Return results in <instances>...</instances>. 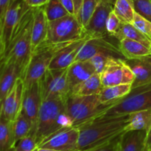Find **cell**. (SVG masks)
I'll return each instance as SVG.
<instances>
[{
  "instance_id": "6da1fadb",
  "label": "cell",
  "mask_w": 151,
  "mask_h": 151,
  "mask_svg": "<svg viewBox=\"0 0 151 151\" xmlns=\"http://www.w3.org/2000/svg\"><path fill=\"white\" fill-rule=\"evenodd\" d=\"M131 114L100 115L78 128V151H83L108 142L127 131Z\"/></svg>"
},
{
  "instance_id": "7a4b0ae2",
  "label": "cell",
  "mask_w": 151,
  "mask_h": 151,
  "mask_svg": "<svg viewBox=\"0 0 151 151\" xmlns=\"http://www.w3.org/2000/svg\"><path fill=\"white\" fill-rule=\"evenodd\" d=\"M33 7H30L22 16L13 30L7 49L0 57V63L12 61L22 69L27 65L32 54V28Z\"/></svg>"
},
{
  "instance_id": "3957f363",
  "label": "cell",
  "mask_w": 151,
  "mask_h": 151,
  "mask_svg": "<svg viewBox=\"0 0 151 151\" xmlns=\"http://www.w3.org/2000/svg\"><path fill=\"white\" fill-rule=\"evenodd\" d=\"M71 127L72 123L66 111L64 100L42 101L34 130L38 146L53 134Z\"/></svg>"
},
{
  "instance_id": "277c9868",
  "label": "cell",
  "mask_w": 151,
  "mask_h": 151,
  "mask_svg": "<svg viewBox=\"0 0 151 151\" xmlns=\"http://www.w3.org/2000/svg\"><path fill=\"white\" fill-rule=\"evenodd\" d=\"M120 99L111 103H102L98 94L83 96L71 94L64 102L72 127L79 128L100 115L104 114Z\"/></svg>"
},
{
  "instance_id": "5b68a950",
  "label": "cell",
  "mask_w": 151,
  "mask_h": 151,
  "mask_svg": "<svg viewBox=\"0 0 151 151\" xmlns=\"http://www.w3.org/2000/svg\"><path fill=\"white\" fill-rule=\"evenodd\" d=\"M68 43L54 44L47 40L32 52L29 62L21 77L24 88L38 82L50 68V63L56 52Z\"/></svg>"
},
{
  "instance_id": "8992f818",
  "label": "cell",
  "mask_w": 151,
  "mask_h": 151,
  "mask_svg": "<svg viewBox=\"0 0 151 151\" xmlns=\"http://www.w3.org/2000/svg\"><path fill=\"white\" fill-rule=\"evenodd\" d=\"M84 27L75 16L69 14L48 22L47 41L54 44L69 42L87 36Z\"/></svg>"
},
{
  "instance_id": "52a82bcc",
  "label": "cell",
  "mask_w": 151,
  "mask_h": 151,
  "mask_svg": "<svg viewBox=\"0 0 151 151\" xmlns=\"http://www.w3.org/2000/svg\"><path fill=\"white\" fill-rule=\"evenodd\" d=\"M151 109V83L131 88L129 94L121 98L104 114L125 115Z\"/></svg>"
},
{
  "instance_id": "ba28073f",
  "label": "cell",
  "mask_w": 151,
  "mask_h": 151,
  "mask_svg": "<svg viewBox=\"0 0 151 151\" xmlns=\"http://www.w3.org/2000/svg\"><path fill=\"white\" fill-rule=\"evenodd\" d=\"M42 101L48 100H65L71 94L67 78V68L48 69L38 81Z\"/></svg>"
},
{
  "instance_id": "9c48e42d",
  "label": "cell",
  "mask_w": 151,
  "mask_h": 151,
  "mask_svg": "<svg viewBox=\"0 0 151 151\" xmlns=\"http://www.w3.org/2000/svg\"><path fill=\"white\" fill-rule=\"evenodd\" d=\"M29 7L24 0H12L4 20L0 24V57L7 49L13 30Z\"/></svg>"
},
{
  "instance_id": "30bf717a",
  "label": "cell",
  "mask_w": 151,
  "mask_h": 151,
  "mask_svg": "<svg viewBox=\"0 0 151 151\" xmlns=\"http://www.w3.org/2000/svg\"><path fill=\"white\" fill-rule=\"evenodd\" d=\"M103 87L121 84H131L134 75L125 59L111 58L108 60L103 72L100 74Z\"/></svg>"
},
{
  "instance_id": "8fae6325",
  "label": "cell",
  "mask_w": 151,
  "mask_h": 151,
  "mask_svg": "<svg viewBox=\"0 0 151 151\" xmlns=\"http://www.w3.org/2000/svg\"><path fill=\"white\" fill-rule=\"evenodd\" d=\"M109 37H89L80 51L76 60H87L97 55H106L116 58L125 59L119 44H115Z\"/></svg>"
},
{
  "instance_id": "7c38bea8",
  "label": "cell",
  "mask_w": 151,
  "mask_h": 151,
  "mask_svg": "<svg viewBox=\"0 0 151 151\" xmlns=\"http://www.w3.org/2000/svg\"><path fill=\"white\" fill-rule=\"evenodd\" d=\"M114 2L110 0H100L92 16L86 27V33L91 38L111 36L108 33L106 24L109 15L114 10Z\"/></svg>"
},
{
  "instance_id": "4fadbf2b",
  "label": "cell",
  "mask_w": 151,
  "mask_h": 151,
  "mask_svg": "<svg viewBox=\"0 0 151 151\" xmlns=\"http://www.w3.org/2000/svg\"><path fill=\"white\" fill-rule=\"evenodd\" d=\"M79 131L71 127L47 138L38 147H49L58 151H78Z\"/></svg>"
},
{
  "instance_id": "5bb4252c",
  "label": "cell",
  "mask_w": 151,
  "mask_h": 151,
  "mask_svg": "<svg viewBox=\"0 0 151 151\" xmlns=\"http://www.w3.org/2000/svg\"><path fill=\"white\" fill-rule=\"evenodd\" d=\"M24 85L21 78L16 81L14 86L5 98L1 101L0 117L14 121L22 109Z\"/></svg>"
},
{
  "instance_id": "9a60e30c",
  "label": "cell",
  "mask_w": 151,
  "mask_h": 151,
  "mask_svg": "<svg viewBox=\"0 0 151 151\" xmlns=\"http://www.w3.org/2000/svg\"><path fill=\"white\" fill-rule=\"evenodd\" d=\"M90 36L84 37L81 39L70 41L58 50L55 55L49 69H66L76 60L80 51Z\"/></svg>"
},
{
  "instance_id": "2e32d148",
  "label": "cell",
  "mask_w": 151,
  "mask_h": 151,
  "mask_svg": "<svg viewBox=\"0 0 151 151\" xmlns=\"http://www.w3.org/2000/svg\"><path fill=\"white\" fill-rule=\"evenodd\" d=\"M41 103L42 98L38 82L24 88L21 111L27 116L35 127Z\"/></svg>"
},
{
  "instance_id": "e0dca14e",
  "label": "cell",
  "mask_w": 151,
  "mask_h": 151,
  "mask_svg": "<svg viewBox=\"0 0 151 151\" xmlns=\"http://www.w3.org/2000/svg\"><path fill=\"white\" fill-rule=\"evenodd\" d=\"M134 75L132 88L151 83V54L138 58L125 59Z\"/></svg>"
},
{
  "instance_id": "ac0fdd59",
  "label": "cell",
  "mask_w": 151,
  "mask_h": 151,
  "mask_svg": "<svg viewBox=\"0 0 151 151\" xmlns=\"http://www.w3.org/2000/svg\"><path fill=\"white\" fill-rule=\"evenodd\" d=\"M1 63L0 74V102L2 101L14 86L16 81L22 77V69L16 63L5 61Z\"/></svg>"
},
{
  "instance_id": "d6986e66",
  "label": "cell",
  "mask_w": 151,
  "mask_h": 151,
  "mask_svg": "<svg viewBox=\"0 0 151 151\" xmlns=\"http://www.w3.org/2000/svg\"><path fill=\"white\" fill-rule=\"evenodd\" d=\"M33 23L32 28V52L47 39L48 20L44 6L33 7Z\"/></svg>"
},
{
  "instance_id": "ffe728a7",
  "label": "cell",
  "mask_w": 151,
  "mask_h": 151,
  "mask_svg": "<svg viewBox=\"0 0 151 151\" xmlns=\"http://www.w3.org/2000/svg\"><path fill=\"white\" fill-rule=\"evenodd\" d=\"M97 73L95 68L87 60L75 61L67 68V78L71 91L75 86Z\"/></svg>"
},
{
  "instance_id": "44dd1931",
  "label": "cell",
  "mask_w": 151,
  "mask_h": 151,
  "mask_svg": "<svg viewBox=\"0 0 151 151\" xmlns=\"http://www.w3.org/2000/svg\"><path fill=\"white\" fill-rule=\"evenodd\" d=\"M147 131L145 130H128L119 137L118 151H145Z\"/></svg>"
},
{
  "instance_id": "7402d4cb",
  "label": "cell",
  "mask_w": 151,
  "mask_h": 151,
  "mask_svg": "<svg viewBox=\"0 0 151 151\" xmlns=\"http://www.w3.org/2000/svg\"><path fill=\"white\" fill-rule=\"evenodd\" d=\"M119 46L125 59H134L151 54V48L134 40L123 38Z\"/></svg>"
},
{
  "instance_id": "603a6c76",
  "label": "cell",
  "mask_w": 151,
  "mask_h": 151,
  "mask_svg": "<svg viewBox=\"0 0 151 151\" xmlns=\"http://www.w3.org/2000/svg\"><path fill=\"white\" fill-rule=\"evenodd\" d=\"M103 88L100 74L95 73L87 80L75 86L72 88L71 94L83 96L95 95L99 94Z\"/></svg>"
},
{
  "instance_id": "cb8c5ba5",
  "label": "cell",
  "mask_w": 151,
  "mask_h": 151,
  "mask_svg": "<svg viewBox=\"0 0 151 151\" xmlns=\"http://www.w3.org/2000/svg\"><path fill=\"white\" fill-rule=\"evenodd\" d=\"M114 37L119 41L123 38L134 40L151 48V40L136 28L133 24L121 22L120 26Z\"/></svg>"
},
{
  "instance_id": "d4e9b609",
  "label": "cell",
  "mask_w": 151,
  "mask_h": 151,
  "mask_svg": "<svg viewBox=\"0 0 151 151\" xmlns=\"http://www.w3.org/2000/svg\"><path fill=\"white\" fill-rule=\"evenodd\" d=\"M132 88L131 84H121L103 87L99 93V99L102 103H109L116 101L129 94Z\"/></svg>"
},
{
  "instance_id": "484cf974",
  "label": "cell",
  "mask_w": 151,
  "mask_h": 151,
  "mask_svg": "<svg viewBox=\"0 0 151 151\" xmlns=\"http://www.w3.org/2000/svg\"><path fill=\"white\" fill-rule=\"evenodd\" d=\"M14 146L13 121L0 117V151H11Z\"/></svg>"
},
{
  "instance_id": "4316f807",
  "label": "cell",
  "mask_w": 151,
  "mask_h": 151,
  "mask_svg": "<svg viewBox=\"0 0 151 151\" xmlns=\"http://www.w3.org/2000/svg\"><path fill=\"white\" fill-rule=\"evenodd\" d=\"M34 130H35V126L32 122L22 111H20L18 116L13 121L15 145L19 140L29 135L31 132H34Z\"/></svg>"
},
{
  "instance_id": "83f0119b",
  "label": "cell",
  "mask_w": 151,
  "mask_h": 151,
  "mask_svg": "<svg viewBox=\"0 0 151 151\" xmlns=\"http://www.w3.org/2000/svg\"><path fill=\"white\" fill-rule=\"evenodd\" d=\"M114 12L122 23H133L136 11L132 0H116Z\"/></svg>"
},
{
  "instance_id": "f1b7e54d",
  "label": "cell",
  "mask_w": 151,
  "mask_h": 151,
  "mask_svg": "<svg viewBox=\"0 0 151 151\" xmlns=\"http://www.w3.org/2000/svg\"><path fill=\"white\" fill-rule=\"evenodd\" d=\"M151 125V109L131 114V119L127 127L128 130H145L148 131Z\"/></svg>"
},
{
  "instance_id": "f546056e",
  "label": "cell",
  "mask_w": 151,
  "mask_h": 151,
  "mask_svg": "<svg viewBox=\"0 0 151 151\" xmlns=\"http://www.w3.org/2000/svg\"><path fill=\"white\" fill-rule=\"evenodd\" d=\"M44 7L48 22L60 19L70 14L60 0H49Z\"/></svg>"
},
{
  "instance_id": "4dcf8cb0",
  "label": "cell",
  "mask_w": 151,
  "mask_h": 151,
  "mask_svg": "<svg viewBox=\"0 0 151 151\" xmlns=\"http://www.w3.org/2000/svg\"><path fill=\"white\" fill-rule=\"evenodd\" d=\"M100 1V0H83L78 19L83 27L86 26L88 23Z\"/></svg>"
},
{
  "instance_id": "1f68e13d",
  "label": "cell",
  "mask_w": 151,
  "mask_h": 151,
  "mask_svg": "<svg viewBox=\"0 0 151 151\" xmlns=\"http://www.w3.org/2000/svg\"><path fill=\"white\" fill-rule=\"evenodd\" d=\"M38 147L34 132L19 140L12 151H34Z\"/></svg>"
},
{
  "instance_id": "d6a6232c",
  "label": "cell",
  "mask_w": 151,
  "mask_h": 151,
  "mask_svg": "<svg viewBox=\"0 0 151 151\" xmlns=\"http://www.w3.org/2000/svg\"><path fill=\"white\" fill-rule=\"evenodd\" d=\"M132 24L136 28L151 40V22L150 20L136 13Z\"/></svg>"
},
{
  "instance_id": "836d02e7",
  "label": "cell",
  "mask_w": 151,
  "mask_h": 151,
  "mask_svg": "<svg viewBox=\"0 0 151 151\" xmlns=\"http://www.w3.org/2000/svg\"><path fill=\"white\" fill-rule=\"evenodd\" d=\"M136 13L151 22V0H132Z\"/></svg>"
},
{
  "instance_id": "e575fe53",
  "label": "cell",
  "mask_w": 151,
  "mask_h": 151,
  "mask_svg": "<svg viewBox=\"0 0 151 151\" xmlns=\"http://www.w3.org/2000/svg\"><path fill=\"white\" fill-rule=\"evenodd\" d=\"M111 58L113 57L106 55H97L93 56L92 58L88 59V60L94 66V67L95 68L97 73L100 74L103 71L108 60Z\"/></svg>"
},
{
  "instance_id": "d590c367",
  "label": "cell",
  "mask_w": 151,
  "mask_h": 151,
  "mask_svg": "<svg viewBox=\"0 0 151 151\" xmlns=\"http://www.w3.org/2000/svg\"><path fill=\"white\" fill-rule=\"evenodd\" d=\"M121 24V21L117 17L115 13L113 11L110 13L109 17L108 19L107 24H106V28H107L108 33L111 36H114L116 32H117L119 26Z\"/></svg>"
},
{
  "instance_id": "8d00e7d4",
  "label": "cell",
  "mask_w": 151,
  "mask_h": 151,
  "mask_svg": "<svg viewBox=\"0 0 151 151\" xmlns=\"http://www.w3.org/2000/svg\"><path fill=\"white\" fill-rule=\"evenodd\" d=\"M120 136L114 139L111 140V141L108 142L101 145H99L97 147H93V148L83 151H118Z\"/></svg>"
},
{
  "instance_id": "74e56055",
  "label": "cell",
  "mask_w": 151,
  "mask_h": 151,
  "mask_svg": "<svg viewBox=\"0 0 151 151\" xmlns=\"http://www.w3.org/2000/svg\"><path fill=\"white\" fill-rule=\"evenodd\" d=\"M12 0H0V24L2 23Z\"/></svg>"
},
{
  "instance_id": "f35d334b",
  "label": "cell",
  "mask_w": 151,
  "mask_h": 151,
  "mask_svg": "<svg viewBox=\"0 0 151 151\" xmlns=\"http://www.w3.org/2000/svg\"><path fill=\"white\" fill-rule=\"evenodd\" d=\"M60 1H61L63 5L65 7V8L67 10V11L70 14L75 16V7H74L72 0H60Z\"/></svg>"
},
{
  "instance_id": "ab89813d",
  "label": "cell",
  "mask_w": 151,
  "mask_h": 151,
  "mask_svg": "<svg viewBox=\"0 0 151 151\" xmlns=\"http://www.w3.org/2000/svg\"><path fill=\"white\" fill-rule=\"evenodd\" d=\"M24 1L29 7H35L45 5L49 0H24Z\"/></svg>"
},
{
  "instance_id": "60d3db41",
  "label": "cell",
  "mask_w": 151,
  "mask_h": 151,
  "mask_svg": "<svg viewBox=\"0 0 151 151\" xmlns=\"http://www.w3.org/2000/svg\"><path fill=\"white\" fill-rule=\"evenodd\" d=\"M145 151H151V125L147 133V137H146L145 142Z\"/></svg>"
},
{
  "instance_id": "b9f144b4",
  "label": "cell",
  "mask_w": 151,
  "mask_h": 151,
  "mask_svg": "<svg viewBox=\"0 0 151 151\" xmlns=\"http://www.w3.org/2000/svg\"><path fill=\"white\" fill-rule=\"evenodd\" d=\"M72 1H73L74 7H75V16L78 18L81 5H82L83 0H72Z\"/></svg>"
},
{
  "instance_id": "7bdbcfd3",
  "label": "cell",
  "mask_w": 151,
  "mask_h": 151,
  "mask_svg": "<svg viewBox=\"0 0 151 151\" xmlns=\"http://www.w3.org/2000/svg\"><path fill=\"white\" fill-rule=\"evenodd\" d=\"M34 151H58L55 149L49 148V147H38Z\"/></svg>"
},
{
  "instance_id": "ee69618b",
  "label": "cell",
  "mask_w": 151,
  "mask_h": 151,
  "mask_svg": "<svg viewBox=\"0 0 151 151\" xmlns=\"http://www.w3.org/2000/svg\"><path fill=\"white\" fill-rule=\"evenodd\" d=\"M110 1H113V2H114V3H115V1H116V0H110Z\"/></svg>"
},
{
  "instance_id": "f6af8a7d",
  "label": "cell",
  "mask_w": 151,
  "mask_h": 151,
  "mask_svg": "<svg viewBox=\"0 0 151 151\" xmlns=\"http://www.w3.org/2000/svg\"><path fill=\"white\" fill-rule=\"evenodd\" d=\"M11 151H12V150H11Z\"/></svg>"
}]
</instances>
